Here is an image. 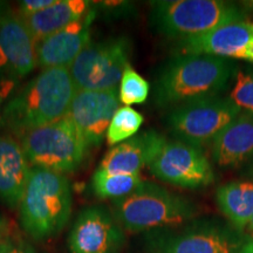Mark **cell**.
<instances>
[{
	"instance_id": "cell-20",
	"label": "cell",
	"mask_w": 253,
	"mask_h": 253,
	"mask_svg": "<svg viewBox=\"0 0 253 253\" xmlns=\"http://www.w3.org/2000/svg\"><path fill=\"white\" fill-rule=\"evenodd\" d=\"M217 204L233 229L243 232L253 217V182L235 181L218 188Z\"/></svg>"
},
{
	"instance_id": "cell-7",
	"label": "cell",
	"mask_w": 253,
	"mask_h": 253,
	"mask_svg": "<svg viewBox=\"0 0 253 253\" xmlns=\"http://www.w3.org/2000/svg\"><path fill=\"white\" fill-rule=\"evenodd\" d=\"M130 54L126 37L90 42L69 67L77 90L118 89Z\"/></svg>"
},
{
	"instance_id": "cell-16",
	"label": "cell",
	"mask_w": 253,
	"mask_h": 253,
	"mask_svg": "<svg viewBox=\"0 0 253 253\" xmlns=\"http://www.w3.org/2000/svg\"><path fill=\"white\" fill-rule=\"evenodd\" d=\"M167 143V138L155 130H147L135 135L122 143L113 147L97 170L110 173H140L149 167Z\"/></svg>"
},
{
	"instance_id": "cell-13",
	"label": "cell",
	"mask_w": 253,
	"mask_h": 253,
	"mask_svg": "<svg viewBox=\"0 0 253 253\" xmlns=\"http://www.w3.org/2000/svg\"><path fill=\"white\" fill-rule=\"evenodd\" d=\"M120 102L118 89L77 90L67 118L77 126L88 149L99 147L106 138Z\"/></svg>"
},
{
	"instance_id": "cell-9",
	"label": "cell",
	"mask_w": 253,
	"mask_h": 253,
	"mask_svg": "<svg viewBox=\"0 0 253 253\" xmlns=\"http://www.w3.org/2000/svg\"><path fill=\"white\" fill-rule=\"evenodd\" d=\"M244 244L239 232L216 221H196L149 238L151 253H238Z\"/></svg>"
},
{
	"instance_id": "cell-10",
	"label": "cell",
	"mask_w": 253,
	"mask_h": 253,
	"mask_svg": "<svg viewBox=\"0 0 253 253\" xmlns=\"http://www.w3.org/2000/svg\"><path fill=\"white\" fill-rule=\"evenodd\" d=\"M149 169L160 181L183 189L207 188L214 182L212 164L202 148L177 140L167 141Z\"/></svg>"
},
{
	"instance_id": "cell-17",
	"label": "cell",
	"mask_w": 253,
	"mask_h": 253,
	"mask_svg": "<svg viewBox=\"0 0 253 253\" xmlns=\"http://www.w3.org/2000/svg\"><path fill=\"white\" fill-rule=\"evenodd\" d=\"M31 169L17 138L0 134V201L2 203L11 209L19 208Z\"/></svg>"
},
{
	"instance_id": "cell-15",
	"label": "cell",
	"mask_w": 253,
	"mask_h": 253,
	"mask_svg": "<svg viewBox=\"0 0 253 253\" xmlns=\"http://www.w3.org/2000/svg\"><path fill=\"white\" fill-rule=\"evenodd\" d=\"M95 14L96 11L93 6L80 20L39 41L37 45L38 66L42 69L71 67L82 50L90 43Z\"/></svg>"
},
{
	"instance_id": "cell-29",
	"label": "cell",
	"mask_w": 253,
	"mask_h": 253,
	"mask_svg": "<svg viewBox=\"0 0 253 253\" xmlns=\"http://www.w3.org/2000/svg\"><path fill=\"white\" fill-rule=\"evenodd\" d=\"M238 253H253V240L246 242L245 244L242 246V249L239 250Z\"/></svg>"
},
{
	"instance_id": "cell-8",
	"label": "cell",
	"mask_w": 253,
	"mask_h": 253,
	"mask_svg": "<svg viewBox=\"0 0 253 253\" xmlns=\"http://www.w3.org/2000/svg\"><path fill=\"white\" fill-rule=\"evenodd\" d=\"M240 113L229 97L216 96L176 107L170 110L167 121L177 141L202 148L212 143Z\"/></svg>"
},
{
	"instance_id": "cell-26",
	"label": "cell",
	"mask_w": 253,
	"mask_h": 253,
	"mask_svg": "<svg viewBox=\"0 0 253 253\" xmlns=\"http://www.w3.org/2000/svg\"><path fill=\"white\" fill-rule=\"evenodd\" d=\"M17 84L18 80H14V79L11 78L4 77L0 80V126H1L2 122L5 107L8 103V101L11 100V97L13 96L15 88H17Z\"/></svg>"
},
{
	"instance_id": "cell-5",
	"label": "cell",
	"mask_w": 253,
	"mask_h": 253,
	"mask_svg": "<svg viewBox=\"0 0 253 253\" xmlns=\"http://www.w3.org/2000/svg\"><path fill=\"white\" fill-rule=\"evenodd\" d=\"M113 213L126 232L141 233L176 227L192 219L198 211L189 199L144 182L134 194L114 201Z\"/></svg>"
},
{
	"instance_id": "cell-2",
	"label": "cell",
	"mask_w": 253,
	"mask_h": 253,
	"mask_svg": "<svg viewBox=\"0 0 253 253\" xmlns=\"http://www.w3.org/2000/svg\"><path fill=\"white\" fill-rule=\"evenodd\" d=\"M229 59L210 55H177L158 73L154 101L173 109L195 101L219 96L233 75Z\"/></svg>"
},
{
	"instance_id": "cell-11",
	"label": "cell",
	"mask_w": 253,
	"mask_h": 253,
	"mask_svg": "<svg viewBox=\"0 0 253 253\" xmlns=\"http://www.w3.org/2000/svg\"><path fill=\"white\" fill-rule=\"evenodd\" d=\"M37 45L18 11L0 1V73L14 80L30 74L38 66Z\"/></svg>"
},
{
	"instance_id": "cell-22",
	"label": "cell",
	"mask_w": 253,
	"mask_h": 253,
	"mask_svg": "<svg viewBox=\"0 0 253 253\" xmlns=\"http://www.w3.org/2000/svg\"><path fill=\"white\" fill-rule=\"evenodd\" d=\"M143 116L141 113L129 106L120 107L110 122L107 130V143L115 147L129 138L134 137L143 125Z\"/></svg>"
},
{
	"instance_id": "cell-18",
	"label": "cell",
	"mask_w": 253,
	"mask_h": 253,
	"mask_svg": "<svg viewBox=\"0 0 253 253\" xmlns=\"http://www.w3.org/2000/svg\"><path fill=\"white\" fill-rule=\"evenodd\" d=\"M212 157L219 167H236L253 155V113L242 112L212 143Z\"/></svg>"
},
{
	"instance_id": "cell-6",
	"label": "cell",
	"mask_w": 253,
	"mask_h": 253,
	"mask_svg": "<svg viewBox=\"0 0 253 253\" xmlns=\"http://www.w3.org/2000/svg\"><path fill=\"white\" fill-rule=\"evenodd\" d=\"M15 138L23 147L30 164L63 175L78 170L89 150L67 116Z\"/></svg>"
},
{
	"instance_id": "cell-12",
	"label": "cell",
	"mask_w": 253,
	"mask_h": 253,
	"mask_svg": "<svg viewBox=\"0 0 253 253\" xmlns=\"http://www.w3.org/2000/svg\"><path fill=\"white\" fill-rule=\"evenodd\" d=\"M125 230L104 207L84 209L68 236L71 253H120L125 245Z\"/></svg>"
},
{
	"instance_id": "cell-28",
	"label": "cell",
	"mask_w": 253,
	"mask_h": 253,
	"mask_svg": "<svg viewBox=\"0 0 253 253\" xmlns=\"http://www.w3.org/2000/svg\"><path fill=\"white\" fill-rule=\"evenodd\" d=\"M5 253H36L31 248L26 245H13L11 244Z\"/></svg>"
},
{
	"instance_id": "cell-21",
	"label": "cell",
	"mask_w": 253,
	"mask_h": 253,
	"mask_svg": "<svg viewBox=\"0 0 253 253\" xmlns=\"http://www.w3.org/2000/svg\"><path fill=\"white\" fill-rule=\"evenodd\" d=\"M143 184L141 173H110L96 169L91 177L94 195L101 199H122L134 194Z\"/></svg>"
},
{
	"instance_id": "cell-14",
	"label": "cell",
	"mask_w": 253,
	"mask_h": 253,
	"mask_svg": "<svg viewBox=\"0 0 253 253\" xmlns=\"http://www.w3.org/2000/svg\"><path fill=\"white\" fill-rule=\"evenodd\" d=\"M177 55H210L253 63V23H231L203 36L178 41Z\"/></svg>"
},
{
	"instance_id": "cell-3",
	"label": "cell",
	"mask_w": 253,
	"mask_h": 253,
	"mask_svg": "<svg viewBox=\"0 0 253 253\" xmlns=\"http://www.w3.org/2000/svg\"><path fill=\"white\" fill-rule=\"evenodd\" d=\"M72 201L67 176L32 167L19 204V216L25 232L37 240L58 235L71 217Z\"/></svg>"
},
{
	"instance_id": "cell-24",
	"label": "cell",
	"mask_w": 253,
	"mask_h": 253,
	"mask_svg": "<svg viewBox=\"0 0 253 253\" xmlns=\"http://www.w3.org/2000/svg\"><path fill=\"white\" fill-rule=\"evenodd\" d=\"M229 99L242 112L253 113V68H248L236 75V82Z\"/></svg>"
},
{
	"instance_id": "cell-1",
	"label": "cell",
	"mask_w": 253,
	"mask_h": 253,
	"mask_svg": "<svg viewBox=\"0 0 253 253\" xmlns=\"http://www.w3.org/2000/svg\"><path fill=\"white\" fill-rule=\"evenodd\" d=\"M75 94L69 68L42 69L6 104L1 128L18 137L66 118Z\"/></svg>"
},
{
	"instance_id": "cell-19",
	"label": "cell",
	"mask_w": 253,
	"mask_h": 253,
	"mask_svg": "<svg viewBox=\"0 0 253 253\" xmlns=\"http://www.w3.org/2000/svg\"><path fill=\"white\" fill-rule=\"evenodd\" d=\"M93 4L87 0H56L54 5L23 19L38 43L80 20L90 11Z\"/></svg>"
},
{
	"instance_id": "cell-31",
	"label": "cell",
	"mask_w": 253,
	"mask_h": 253,
	"mask_svg": "<svg viewBox=\"0 0 253 253\" xmlns=\"http://www.w3.org/2000/svg\"><path fill=\"white\" fill-rule=\"evenodd\" d=\"M248 231H249L250 236H251L253 238V217H252V219H251V221H250V224L248 226Z\"/></svg>"
},
{
	"instance_id": "cell-27",
	"label": "cell",
	"mask_w": 253,
	"mask_h": 253,
	"mask_svg": "<svg viewBox=\"0 0 253 253\" xmlns=\"http://www.w3.org/2000/svg\"><path fill=\"white\" fill-rule=\"evenodd\" d=\"M9 245H11V243L8 242L7 238V229H6L4 220L0 218V253H5Z\"/></svg>"
},
{
	"instance_id": "cell-30",
	"label": "cell",
	"mask_w": 253,
	"mask_h": 253,
	"mask_svg": "<svg viewBox=\"0 0 253 253\" xmlns=\"http://www.w3.org/2000/svg\"><path fill=\"white\" fill-rule=\"evenodd\" d=\"M242 5H243V7H244V8H248L249 11L253 12V0H250V1L242 2Z\"/></svg>"
},
{
	"instance_id": "cell-4",
	"label": "cell",
	"mask_w": 253,
	"mask_h": 253,
	"mask_svg": "<svg viewBox=\"0 0 253 253\" xmlns=\"http://www.w3.org/2000/svg\"><path fill=\"white\" fill-rule=\"evenodd\" d=\"M150 4L151 26L161 36L178 41L245 19L239 6L223 0H157Z\"/></svg>"
},
{
	"instance_id": "cell-25",
	"label": "cell",
	"mask_w": 253,
	"mask_h": 253,
	"mask_svg": "<svg viewBox=\"0 0 253 253\" xmlns=\"http://www.w3.org/2000/svg\"><path fill=\"white\" fill-rule=\"evenodd\" d=\"M55 1L56 0H24L19 2L18 13L21 18L25 19L54 5Z\"/></svg>"
},
{
	"instance_id": "cell-23",
	"label": "cell",
	"mask_w": 253,
	"mask_h": 253,
	"mask_svg": "<svg viewBox=\"0 0 253 253\" xmlns=\"http://www.w3.org/2000/svg\"><path fill=\"white\" fill-rule=\"evenodd\" d=\"M150 84L143 77L132 68L130 63L126 65L120 82V101L125 106L140 104L147 101L149 96Z\"/></svg>"
}]
</instances>
